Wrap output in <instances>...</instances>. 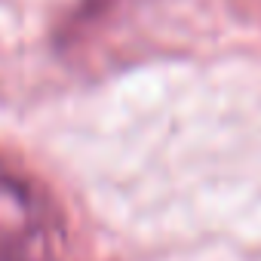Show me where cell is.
<instances>
[{"label": "cell", "instance_id": "cell-1", "mask_svg": "<svg viewBox=\"0 0 261 261\" xmlns=\"http://www.w3.org/2000/svg\"><path fill=\"white\" fill-rule=\"evenodd\" d=\"M56 227L28 181L0 166V261H53Z\"/></svg>", "mask_w": 261, "mask_h": 261}]
</instances>
